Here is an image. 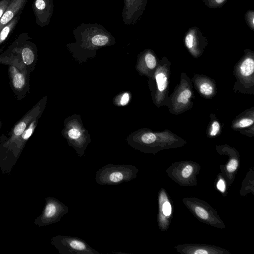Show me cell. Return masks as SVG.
<instances>
[{
	"instance_id": "44dd1931",
	"label": "cell",
	"mask_w": 254,
	"mask_h": 254,
	"mask_svg": "<svg viewBox=\"0 0 254 254\" xmlns=\"http://www.w3.org/2000/svg\"><path fill=\"white\" fill-rule=\"evenodd\" d=\"M254 123L253 120L250 119H244L241 120L238 124L240 127H245L251 126Z\"/></svg>"
},
{
	"instance_id": "9a60e30c",
	"label": "cell",
	"mask_w": 254,
	"mask_h": 254,
	"mask_svg": "<svg viewBox=\"0 0 254 254\" xmlns=\"http://www.w3.org/2000/svg\"><path fill=\"white\" fill-rule=\"evenodd\" d=\"M145 61L147 67L150 69L154 68L156 65V59L151 54L148 53L146 54Z\"/></svg>"
},
{
	"instance_id": "8fae6325",
	"label": "cell",
	"mask_w": 254,
	"mask_h": 254,
	"mask_svg": "<svg viewBox=\"0 0 254 254\" xmlns=\"http://www.w3.org/2000/svg\"><path fill=\"white\" fill-rule=\"evenodd\" d=\"M21 14L22 13L18 14L0 30V46L6 40L14 30L20 20Z\"/></svg>"
},
{
	"instance_id": "8992f818",
	"label": "cell",
	"mask_w": 254,
	"mask_h": 254,
	"mask_svg": "<svg viewBox=\"0 0 254 254\" xmlns=\"http://www.w3.org/2000/svg\"><path fill=\"white\" fill-rule=\"evenodd\" d=\"M68 212L67 206L58 199L52 197L46 198L43 213L38 218V224L43 226L59 222Z\"/></svg>"
},
{
	"instance_id": "484cf974",
	"label": "cell",
	"mask_w": 254,
	"mask_h": 254,
	"mask_svg": "<svg viewBox=\"0 0 254 254\" xmlns=\"http://www.w3.org/2000/svg\"><path fill=\"white\" fill-rule=\"evenodd\" d=\"M177 101L179 103L186 104L189 101V98H188L182 92L179 95L177 98Z\"/></svg>"
},
{
	"instance_id": "5bb4252c",
	"label": "cell",
	"mask_w": 254,
	"mask_h": 254,
	"mask_svg": "<svg viewBox=\"0 0 254 254\" xmlns=\"http://www.w3.org/2000/svg\"><path fill=\"white\" fill-rule=\"evenodd\" d=\"M156 135L152 132L144 133L141 137V141L146 144H150L156 140Z\"/></svg>"
},
{
	"instance_id": "4dcf8cb0",
	"label": "cell",
	"mask_w": 254,
	"mask_h": 254,
	"mask_svg": "<svg viewBox=\"0 0 254 254\" xmlns=\"http://www.w3.org/2000/svg\"><path fill=\"white\" fill-rule=\"evenodd\" d=\"M1 126H2V123H1V121L0 120V128L1 127Z\"/></svg>"
},
{
	"instance_id": "f1b7e54d",
	"label": "cell",
	"mask_w": 254,
	"mask_h": 254,
	"mask_svg": "<svg viewBox=\"0 0 254 254\" xmlns=\"http://www.w3.org/2000/svg\"><path fill=\"white\" fill-rule=\"evenodd\" d=\"M194 253L195 254H208V252L203 249H198L196 250Z\"/></svg>"
},
{
	"instance_id": "ba28073f",
	"label": "cell",
	"mask_w": 254,
	"mask_h": 254,
	"mask_svg": "<svg viewBox=\"0 0 254 254\" xmlns=\"http://www.w3.org/2000/svg\"><path fill=\"white\" fill-rule=\"evenodd\" d=\"M32 7L36 24L42 27L48 25L53 14V0H33Z\"/></svg>"
},
{
	"instance_id": "2e32d148",
	"label": "cell",
	"mask_w": 254,
	"mask_h": 254,
	"mask_svg": "<svg viewBox=\"0 0 254 254\" xmlns=\"http://www.w3.org/2000/svg\"><path fill=\"white\" fill-rule=\"evenodd\" d=\"M199 90L202 94L209 95L212 93L213 88L209 84L205 82L200 85Z\"/></svg>"
},
{
	"instance_id": "30bf717a",
	"label": "cell",
	"mask_w": 254,
	"mask_h": 254,
	"mask_svg": "<svg viewBox=\"0 0 254 254\" xmlns=\"http://www.w3.org/2000/svg\"><path fill=\"white\" fill-rule=\"evenodd\" d=\"M28 0H11L0 19V30L22 11Z\"/></svg>"
},
{
	"instance_id": "ffe728a7",
	"label": "cell",
	"mask_w": 254,
	"mask_h": 254,
	"mask_svg": "<svg viewBox=\"0 0 254 254\" xmlns=\"http://www.w3.org/2000/svg\"><path fill=\"white\" fill-rule=\"evenodd\" d=\"M10 1L11 0H0V19Z\"/></svg>"
},
{
	"instance_id": "83f0119b",
	"label": "cell",
	"mask_w": 254,
	"mask_h": 254,
	"mask_svg": "<svg viewBox=\"0 0 254 254\" xmlns=\"http://www.w3.org/2000/svg\"><path fill=\"white\" fill-rule=\"evenodd\" d=\"M217 189L221 192H224L225 190V185L224 181L220 179L217 184Z\"/></svg>"
},
{
	"instance_id": "6da1fadb",
	"label": "cell",
	"mask_w": 254,
	"mask_h": 254,
	"mask_svg": "<svg viewBox=\"0 0 254 254\" xmlns=\"http://www.w3.org/2000/svg\"><path fill=\"white\" fill-rule=\"evenodd\" d=\"M0 64L8 66L10 88L18 100L23 99L30 92L31 72L20 59L13 55L0 53Z\"/></svg>"
},
{
	"instance_id": "3957f363",
	"label": "cell",
	"mask_w": 254,
	"mask_h": 254,
	"mask_svg": "<svg viewBox=\"0 0 254 254\" xmlns=\"http://www.w3.org/2000/svg\"><path fill=\"white\" fill-rule=\"evenodd\" d=\"M28 34L23 33L15 39L4 51L3 55H13L20 59L32 72L37 60L36 45L31 42Z\"/></svg>"
},
{
	"instance_id": "4fadbf2b",
	"label": "cell",
	"mask_w": 254,
	"mask_h": 254,
	"mask_svg": "<svg viewBox=\"0 0 254 254\" xmlns=\"http://www.w3.org/2000/svg\"><path fill=\"white\" fill-rule=\"evenodd\" d=\"M156 80L158 90L160 91H164L167 87V78L164 73H159L156 75Z\"/></svg>"
},
{
	"instance_id": "f546056e",
	"label": "cell",
	"mask_w": 254,
	"mask_h": 254,
	"mask_svg": "<svg viewBox=\"0 0 254 254\" xmlns=\"http://www.w3.org/2000/svg\"><path fill=\"white\" fill-rule=\"evenodd\" d=\"M218 3H221L224 0H215Z\"/></svg>"
},
{
	"instance_id": "d6986e66",
	"label": "cell",
	"mask_w": 254,
	"mask_h": 254,
	"mask_svg": "<svg viewBox=\"0 0 254 254\" xmlns=\"http://www.w3.org/2000/svg\"><path fill=\"white\" fill-rule=\"evenodd\" d=\"M238 166V162L235 159L231 160L227 166V170L229 172H233L236 170Z\"/></svg>"
},
{
	"instance_id": "9c48e42d",
	"label": "cell",
	"mask_w": 254,
	"mask_h": 254,
	"mask_svg": "<svg viewBox=\"0 0 254 254\" xmlns=\"http://www.w3.org/2000/svg\"><path fill=\"white\" fill-rule=\"evenodd\" d=\"M124 4L122 17L124 24H135L143 8V0H124Z\"/></svg>"
},
{
	"instance_id": "52a82bcc",
	"label": "cell",
	"mask_w": 254,
	"mask_h": 254,
	"mask_svg": "<svg viewBox=\"0 0 254 254\" xmlns=\"http://www.w3.org/2000/svg\"><path fill=\"white\" fill-rule=\"evenodd\" d=\"M39 119V118H37L33 120L24 132L16 139L4 149L0 151V155L7 157L10 156L15 158L17 157L27 141L34 132Z\"/></svg>"
},
{
	"instance_id": "7c38bea8",
	"label": "cell",
	"mask_w": 254,
	"mask_h": 254,
	"mask_svg": "<svg viewBox=\"0 0 254 254\" xmlns=\"http://www.w3.org/2000/svg\"><path fill=\"white\" fill-rule=\"evenodd\" d=\"M254 70V61L252 58L245 59L240 66V71L244 76L251 75Z\"/></svg>"
},
{
	"instance_id": "ac0fdd59",
	"label": "cell",
	"mask_w": 254,
	"mask_h": 254,
	"mask_svg": "<svg viewBox=\"0 0 254 254\" xmlns=\"http://www.w3.org/2000/svg\"><path fill=\"white\" fill-rule=\"evenodd\" d=\"M69 137L73 140L78 139L81 136V132L76 128H72L68 131Z\"/></svg>"
},
{
	"instance_id": "603a6c76",
	"label": "cell",
	"mask_w": 254,
	"mask_h": 254,
	"mask_svg": "<svg viewBox=\"0 0 254 254\" xmlns=\"http://www.w3.org/2000/svg\"><path fill=\"white\" fill-rule=\"evenodd\" d=\"M220 129V125L217 121H214L212 124V129L210 132L211 136H215Z\"/></svg>"
},
{
	"instance_id": "cb8c5ba5",
	"label": "cell",
	"mask_w": 254,
	"mask_h": 254,
	"mask_svg": "<svg viewBox=\"0 0 254 254\" xmlns=\"http://www.w3.org/2000/svg\"><path fill=\"white\" fill-rule=\"evenodd\" d=\"M192 167L190 165L186 166L182 171V176L184 178H187L190 176L192 172Z\"/></svg>"
},
{
	"instance_id": "5b68a950",
	"label": "cell",
	"mask_w": 254,
	"mask_h": 254,
	"mask_svg": "<svg viewBox=\"0 0 254 254\" xmlns=\"http://www.w3.org/2000/svg\"><path fill=\"white\" fill-rule=\"evenodd\" d=\"M43 99L41 100L27 112L11 128L8 133V137L4 135H1L0 138L2 140L0 141V151L4 149L16 139L33 120L40 118L43 109Z\"/></svg>"
},
{
	"instance_id": "7a4b0ae2",
	"label": "cell",
	"mask_w": 254,
	"mask_h": 254,
	"mask_svg": "<svg viewBox=\"0 0 254 254\" xmlns=\"http://www.w3.org/2000/svg\"><path fill=\"white\" fill-rule=\"evenodd\" d=\"M137 169L128 164H107L96 174V182L100 185H117L136 177Z\"/></svg>"
},
{
	"instance_id": "4316f807",
	"label": "cell",
	"mask_w": 254,
	"mask_h": 254,
	"mask_svg": "<svg viewBox=\"0 0 254 254\" xmlns=\"http://www.w3.org/2000/svg\"><path fill=\"white\" fill-rule=\"evenodd\" d=\"M129 95L127 93L123 94L121 100V104L123 106L127 104L129 101Z\"/></svg>"
},
{
	"instance_id": "277c9868",
	"label": "cell",
	"mask_w": 254,
	"mask_h": 254,
	"mask_svg": "<svg viewBox=\"0 0 254 254\" xmlns=\"http://www.w3.org/2000/svg\"><path fill=\"white\" fill-rule=\"evenodd\" d=\"M51 244L60 254H100L86 242L76 237L57 235L51 239Z\"/></svg>"
},
{
	"instance_id": "d4e9b609",
	"label": "cell",
	"mask_w": 254,
	"mask_h": 254,
	"mask_svg": "<svg viewBox=\"0 0 254 254\" xmlns=\"http://www.w3.org/2000/svg\"><path fill=\"white\" fill-rule=\"evenodd\" d=\"M185 43L187 47L190 49L193 46V36L192 34H188L185 39Z\"/></svg>"
},
{
	"instance_id": "7402d4cb",
	"label": "cell",
	"mask_w": 254,
	"mask_h": 254,
	"mask_svg": "<svg viewBox=\"0 0 254 254\" xmlns=\"http://www.w3.org/2000/svg\"><path fill=\"white\" fill-rule=\"evenodd\" d=\"M162 210L165 216H169L172 211V208L170 203L168 201L165 202L163 204Z\"/></svg>"
},
{
	"instance_id": "e0dca14e",
	"label": "cell",
	"mask_w": 254,
	"mask_h": 254,
	"mask_svg": "<svg viewBox=\"0 0 254 254\" xmlns=\"http://www.w3.org/2000/svg\"><path fill=\"white\" fill-rule=\"evenodd\" d=\"M195 212L196 214L203 219H206L208 217L207 212L202 207L197 206L195 208Z\"/></svg>"
}]
</instances>
